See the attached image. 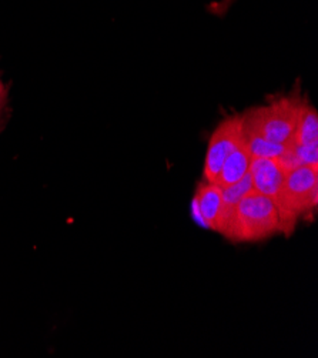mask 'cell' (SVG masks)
I'll use <instances>...</instances> for the list:
<instances>
[{
  "instance_id": "5b68a950",
  "label": "cell",
  "mask_w": 318,
  "mask_h": 358,
  "mask_svg": "<svg viewBox=\"0 0 318 358\" xmlns=\"http://www.w3.org/2000/svg\"><path fill=\"white\" fill-rule=\"evenodd\" d=\"M253 190L254 189H253V183H252V177L249 173H247L238 183L223 189L222 207H220V213L217 217L216 231H219L220 234H223L227 238H231L233 224L236 220L238 204L247 194Z\"/></svg>"
},
{
  "instance_id": "3957f363",
  "label": "cell",
  "mask_w": 318,
  "mask_h": 358,
  "mask_svg": "<svg viewBox=\"0 0 318 358\" xmlns=\"http://www.w3.org/2000/svg\"><path fill=\"white\" fill-rule=\"evenodd\" d=\"M280 231L274 201L257 192H250L238 204L231 231V241H261Z\"/></svg>"
},
{
  "instance_id": "9c48e42d",
  "label": "cell",
  "mask_w": 318,
  "mask_h": 358,
  "mask_svg": "<svg viewBox=\"0 0 318 358\" xmlns=\"http://www.w3.org/2000/svg\"><path fill=\"white\" fill-rule=\"evenodd\" d=\"M291 146L305 148L318 145V115L312 106L305 103L297 129L290 141Z\"/></svg>"
},
{
  "instance_id": "8fae6325",
  "label": "cell",
  "mask_w": 318,
  "mask_h": 358,
  "mask_svg": "<svg viewBox=\"0 0 318 358\" xmlns=\"http://www.w3.org/2000/svg\"><path fill=\"white\" fill-rule=\"evenodd\" d=\"M6 97H8V90L2 82V78H0V109H2L5 101H6Z\"/></svg>"
},
{
  "instance_id": "52a82bcc",
  "label": "cell",
  "mask_w": 318,
  "mask_h": 358,
  "mask_svg": "<svg viewBox=\"0 0 318 358\" xmlns=\"http://www.w3.org/2000/svg\"><path fill=\"white\" fill-rule=\"evenodd\" d=\"M223 189L215 183H201L197 187L194 197V213H197V220L210 230L216 231L217 217L222 207Z\"/></svg>"
},
{
  "instance_id": "8992f818",
  "label": "cell",
  "mask_w": 318,
  "mask_h": 358,
  "mask_svg": "<svg viewBox=\"0 0 318 358\" xmlns=\"http://www.w3.org/2000/svg\"><path fill=\"white\" fill-rule=\"evenodd\" d=\"M249 174L252 177L254 192L270 197L273 201L287 176L275 159H253Z\"/></svg>"
},
{
  "instance_id": "ba28073f",
  "label": "cell",
  "mask_w": 318,
  "mask_h": 358,
  "mask_svg": "<svg viewBox=\"0 0 318 358\" xmlns=\"http://www.w3.org/2000/svg\"><path fill=\"white\" fill-rule=\"evenodd\" d=\"M252 155L247 150L244 140L233 150V153L224 160L222 170L219 173V177L215 185H217L222 189L230 187L236 183H238L241 178L249 173L250 164H252Z\"/></svg>"
},
{
  "instance_id": "7a4b0ae2",
  "label": "cell",
  "mask_w": 318,
  "mask_h": 358,
  "mask_svg": "<svg viewBox=\"0 0 318 358\" xmlns=\"http://www.w3.org/2000/svg\"><path fill=\"white\" fill-rule=\"evenodd\" d=\"M318 204V167L300 166L290 171L274 200L280 231L290 236L300 217Z\"/></svg>"
},
{
  "instance_id": "277c9868",
  "label": "cell",
  "mask_w": 318,
  "mask_h": 358,
  "mask_svg": "<svg viewBox=\"0 0 318 358\" xmlns=\"http://www.w3.org/2000/svg\"><path fill=\"white\" fill-rule=\"evenodd\" d=\"M243 141V115L226 117L211 134L205 162H204V180L216 183L224 160Z\"/></svg>"
},
{
  "instance_id": "7c38bea8",
  "label": "cell",
  "mask_w": 318,
  "mask_h": 358,
  "mask_svg": "<svg viewBox=\"0 0 318 358\" xmlns=\"http://www.w3.org/2000/svg\"><path fill=\"white\" fill-rule=\"evenodd\" d=\"M0 110H2V109H0Z\"/></svg>"
},
{
  "instance_id": "6da1fadb",
  "label": "cell",
  "mask_w": 318,
  "mask_h": 358,
  "mask_svg": "<svg viewBox=\"0 0 318 358\" xmlns=\"http://www.w3.org/2000/svg\"><path fill=\"white\" fill-rule=\"evenodd\" d=\"M307 101L297 92L282 96L268 104L254 107L243 115V127L278 145H289L297 129Z\"/></svg>"
},
{
  "instance_id": "30bf717a",
  "label": "cell",
  "mask_w": 318,
  "mask_h": 358,
  "mask_svg": "<svg viewBox=\"0 0 318 358\" xmlns=\"http://www.w3.org/2000/svg\"><path fill=\"white\" fill-rule=\"evenodd\" d=\"M243 140L247 150H249L253 159H277L287 148V145H278V143L266 140L259 134L245 131L244 127H243Z\"/></svg>"
}]
</instances>
